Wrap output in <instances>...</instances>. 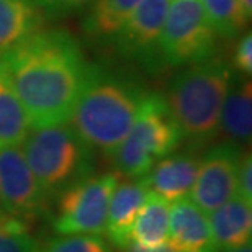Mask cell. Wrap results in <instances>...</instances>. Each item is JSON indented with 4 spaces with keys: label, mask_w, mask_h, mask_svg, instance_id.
Instances as JSON below:
<instances>
[{
    "label": "cell",
    "mask_w": 252,
    "mask_h": 252,
    "mask_svg": "<svg viewBox=\"0 0 252 252\" xmlns=\"http://www.w3.org/2000/svg\"><path fill=\"white\" fill-rule=\"evenodd\" d=\"M0 72L32 128H43L69 123L90 65L70 34L38 30L0 58Z\"/></svg>",
    "instance_id": "6da1fadb"
},
{
    "label": "cell",
    "mask_w": 252,
    "mask_h": 252,
    "mask_svg": "<svg viewBox=\"0 0 252 252\" xmlns=\"http://www.w3.org/2000/svg\"><path fill=\"white\" fill-rule=\"evenodd\" d=\"M144 95L136 85L90 67L69 118L70 126L87 146L112 156L133 126Z\"/></svg>",
    "instance_id": "7a4b0ae2"
},
{
    "label": "cell",
    "mask_w": 252,
    "mask_h": 252,
    "mask_svg": "<svg viewBox=\"0 0 252 252\" xmlns=\"http://www.w3.org/2000/svg\"><path fill=\"white\" fill-rule=\"evenodd\" d=\"M231 79L228 65L208 58L191 64L172 80L165 102L184 138L205 141L218 133Z\"/></svg>",
    "instance_id": "3957f363"
},
{
    "label": "cell",
    "mask_w": 252,
    "mask_h": 252,
    "mask_svg": "<svg viewBox=\"0 0 252 252\" xmlns=\"http://www.w3.org/2000/svg\"><path fill=\"white\" fill-rule=\"evenodd\" d=\"M22 151L46 200L92 175V148L67 123L32 128Z\"/></svg>",
    "instance_id": "277c9868"
},
{
    "label": "cell",
    "mask_w": 252,
    "mask_h": 252,
    "mask_svg": "<svg viewBox=\"0 0 252 252\" xmlns=\"http://www.w3.org/2000/svg\"><path fill=\"white\" fill-rule=\"evenodd\" d=\"M184 134L170 115L162 95H144L134 123L118 149L110 156L122 179H139L158 160L179 148Z\"/></svg>",
    "instance_id": "5b68a950"
},
{
    "label": "cell",
    "mask_w": 252,
    "mask_h": 252,
    "mask_svg": "<svg viewBox=\"0 0 252 252\" xmlns=\"http://www.w3.org/2000/svg\"><path fill=\"white\" fill-rule=\"evenodd\" d=\"M215 38L200 0H170L156 54L169 65L195 64L211 56Z\"/></svg>",
    "instance_id": "8992f818"
},
{
    "label": "cell",
    "mask_w": 252,
    "mask_h": 252,
    "mask_svg": "<svg viewBox=\"0 0 252 252\" xmlns=\"http://www.w3.org/2000/svg\"><path fill=\"white\" fill-rule=\"evenodd\" d=\"M120 179L117 172L90 175L64 190L58 196L53 229L59 236L105 234L110 196Z\"/></svg>",
    "instance_id": "52a82bcc"
},
{
    "label": "cell",
    "mask_w": 252,
    "mask_h": 252,
    "mask_svg": "<svg viewBox=\"0 0 252 252\" xmlns=\"http://www.w3.org/2000/svg\"><path fill=\"white\" fill-rule=\"evenodd\" d=\"M0 205L28 226L46 211L48 200L18 146H0Z\"/></svg>",
    "instance_id": "ba28073f"
},
{
    "label": "cell",
    "mask_w": 252,
    "mask_h": 252,
    "mask_svg": "<svg viewBox=\"0 0 252 252\" xmlns=\"http://www.w3.org/2000/svg\"><path fill=\"white\" fill-rule=\"evenodd\" d=\"M241 146L233 141L213 146L200 160V169L191 187V200L205 213H211L236 193Z\"/></svg>",
    "instance_id": "9c48e42d"
},
{
    "label": "cell",
    "mask_w": 252,
    "mask_h": 252,
    "mask_svg": "<svg viewBox=\"0 0 252 252\" xmlns=\"http://www.w3.org/2000/svg\"><path fill=\"white\" fill-rule=\"evenodd\" d=\"M170 0H141L117 33L120 49L131 56L156 54Z\"/></svg>",
    "instance_id": "30bf717a"
},
{
    "label": "cell",
    "mask_w": 252,
    "mask_h": 252,
    "mask_svg": "<svg viewBox=\"0 0 252 252\" xmlns=\"http://www.w3.org/2000/svg\"><path fill=\"white\" fill-rule=\"evenodd\" d=\"M167 243L175 252H216L206 213L187 196L170 206Z\"/></svg>",
    "instance_id": "8fae6325"
},
{
    "label": "cell",
    "mask_w": 252,
    "mask_h": 252,
    "mask_svg": "<svg viewBox=\"0 0 252 252\" xmlns=\"http://www.w3.org/2000/svg\"><path fill=\"white\" fill-rule=\"evenodd\" d=\"M208 223L216 252L249 246L252 241V201L234 193L211 211Z\"/></svg>",
    "instance_id": "7c38bea8"
},
{
    "label": "cell",
    "mask_w": 252,
    "mask_h": 252,
    "mask_svg": "<svg viewBox=\"0 0 252 252\" xmlns=\"http://www.w3.org/2000/svg\"><path fill=\"white\" fill-rule=\"evenodd\" d=\"M200 159L195 154H174L158 160L143 180L149 191L167 201L185 198L195 184Z\"/></svg>",
    "instance_id": "4fadbf2b"
},
{
    "label": "cell",
    "mask_w": 252,
    "mask_h": 252,
    "mask_svg": "<svg viewBox=\"0 0 252 252\" xmlns=\"http://www.w3.org/2000/svg\"><path fill=\"white\" fill-rule=\"evenodd\" d=\"M149 190L143 177L118 180L108 203L105 234L113 248H122L129 241L131 224L143 206Z\"/></svg>",
    "instance_id": "5bb4252c"
},
{
    "label": "cell",
    "mask_w": 252,
    "mask_h": 252,
    "mask_svg": "<svg viewBox=\"0 0 252 252\" xmlns=\"http://www.w3.org/2000/svg\"><path fill=\"white\" fill-rule=\"evenodd\" d=\"M169 216V201L149 191L131 224L129 241L143 248H159L167 244Z\"/></svg>",
    "instance_id": "9a60e30c"
},
{
    "label": "cell",
    "mask_w": 252,
    "mask_h": 252,
    "mask_svg": "<svg viewBox=\"0 0 252 252\" xmlns=\"http://www.w3.org/2000/svg\"><path fill=\"white\" fill-rule=\"evenodd\" d=\"M220 128L233 143H249L252 133V85L243 79L226 94L220 117Z\"/></svg>",
    "instance_id": "2e32d148"
},
{
    "label": "cell",
    "mask_w": 252,
    "mask_h": 252,
    "mask_svg": "<svg viewBox=\"0 0 252 252\" xmlns=\"http://www.w3.org/2000/svg\"><path fill=\"white\" fill-rule=\"evenodd\" d=\"M38 30L41 17L30 0H0V58Z\"/></svg>",
    "instance_id": "e0dca14e"
},
{
    "label": "cell",
    "mask_w": 252,
    "mask_h": 252,
    "mask_svg": "<svg viewBox=\"0 0 252 252\" xmlns=\"http://www.w3.org/2000/svg\"><path fill=\"white\" fill-rule=\"evenodd\" d=\"M32 131V123L12 87L0 72V146H20Z\"/></svg>",
    "instance_id": "ac0fdd59"
},
{
    "label": "cell",
    "mask_w": 252,
    "mask_h": 252,
    "mask_svg": "<svg viewBox=\"0 0 252 252\" xmlns=\"http://www.w3.org/2000/svg\"><path fill=\"white\" fill-rule=\"evenodd\" d=\"M215 34L233 38L246 28L249 17L239 0H200Z\"/></svg>",
    "instance_id": "d6986e66"
},
{
    "label": "cell",
    "mask_w": 252,
    "mask_h": 252,
    "mask_svg": "<svg viewBox=\"0 0 252 252\" xmlns=\"http://www.w3.org/2000/svg\"><path fill=\"white\" fill-rule=\"evenodd\" d=\"M139 2L141 0H97L87 20V28L95 34H115Z\"/></svg>",
    "instance_id": "ffe728a7"
},
{
    "label": "cell",
    "mask_w": 252,
    "mask_h": 252,
    "mask_svg": "<svg viewBox=\"0 0 252 252\" xmlns=\"http://www.w3.org/2000/svg\"><path fill=\"white\" fill-rule=\"evenodd\" d=\"M39 243L25 221L5 213L0 220V252H39Z\"/></svg>",
    "instance_id": "44dd1931"
},
{
    "label": "cell",
    "mask_w": 252,
    "mask_h": 252,
    "mask_svg": "<svg viewBox=\"0 0 252 252\" xmlns=\"http://www.w3.org/2000/svg\"><path fill=\"white\" fill-rule=\"evenodd\" d=\"M39 252H113L103 238L95 234H70L53 238Z\"/></svg>",
    "instance_id": "7402d4cb"
},
{
    "label": "cell",
    "mask_w": 252,
    "mask_h": 252,
    "mask_svg": "<svg viewBox=\"0 0 252 252\" xmlns=\"http://www.w3.org/2000/svg\"><path fill=\"white\" fill-rule=\"evenodd\" d=\"M236 193L246 200L252 201V158L251 153H243L238 169V182H236Z\"/></svg>",
    "instance_id": "603a6c76"
},
{
    "label": "cell",
    "mask_w": 252,
    "mask_h": 252,
    "mask_svg": "<svg viewBox=\"0 0 252 252\" xmlns=\"http://www.w3.org/2000/svg\"><path fill=\"white\" fill-rule=\"evenodd\" d=\"M234 64L244 75H251L252 72V36L248 33L241 38V41L236 46Z\"/></svg>",
    "instance_id": "cb8c5ba5"
},
{
    "label": "cell",
    "mask_w": 252,
    "mask_h": 252,
    "mask_svg": "<svg viewBox=\"0 0 252 252\" xmlns=\"http://www.w3.org/2000/svg\"><path fill=\"white\" fill-rule=\"evenodd\" d=\"M38 2L51 12H65V10L82 7V5L89 3L90 0H38Z\"/></svg>",
    "instance_id": "d4e9b609"
},
{
    "label": "cell",
    "mask_w": 252,
    "mask_h": 252,
    "mask_svg": "<svg viewBox=\"0 0 252 252\" xmlns=\"http://www.w3.org/2000/svg\"><path fill=\"white\" fill-rule=\"evenodd\" d=\"M115 251L117 252H175L167 244L159 246V248H143V246H138L136 243H133V241H128L122 248H115Z\"/></svg>",
    "instance_id": "484cf974"
},
{
    "label": "cell",
    "mask_w": 252,
    "mask_h": 252,
    "mask_svg": "<svg viewBox=\"0 0 252 252\" xmlns=\"http://www.w3.org/2000/svg\"><path fill=\"white\" fill-rule=\"evenodd\" d=\"M239 3H241V7L244 8L246 15L251 17V13H252V0H239Z\"/></svg>",
    "instance_id": "4316f807"
},
{
    "label": "cell",
    "mask_w": 252,
    "mask_h": 252,
    "mask_svg": "<svg viewBox=\"0 0 252 252\" xmlns=\"http://www.w3.org/2000/svg\"><path fill=\"white\" fill-rule=\"evenodd\" d=\"M218 252H252L251 244L243 246V248H236V249H226V251H218Z\"/></svg>",
    "instance_id": "83f0119b"
},
{
    "label": "cell",
    "mask_w": 252,
    "mask_h": 252,
    "mask_svg": "<svg viewBox=\"0 0 252 252\" xmlns=\"http://www.w3.org/2000/svg\"><path fill=\"white\" fill-rule=\"evenodd\" d=\"M5 213H2V211H0V220H2V216H3Z\"/></svg>",
    "instance_id": "f1b7e54d"
}]
</instances>
